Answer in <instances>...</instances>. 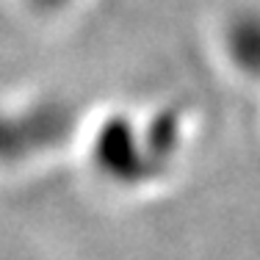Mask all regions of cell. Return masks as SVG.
<instances>
[{
    "label": "cell",
    "mask_w": 260,
    "mask_h": 260,
    "mask_svg": "<svg viewBox=\"0 0 260 260\" xmlns=\"http://www.w3.org/2000/svg\"><path fill=\"white\" fill-rule=\"evenodd\" d=\"M30 6H34L36 11H42V14H50V11H58V9H64L70 0H28Z\"/></svg>",
    "instance_id": "cell-3"
},
{
    "label": "cell",
    "mask_w": 260,
    "mask_h": 260,
    "mask_svg": "<svg viewBox=\"0 0 260 260\" xmlns=\"http://www.w3.org/2000/svg\"><path fill=\"white\" fill-rule=\"evenodd\" d=\"M227 55L244 75L260 78V11L241 9L224 25Z\"/></svg>",
    "instance_id": "cell-2"
},
{
    "label": "cell",
    "mask_w": 260,
    "mask_h": 260,
    "mask_svg": "<svg viewBox=\"0 0 260 260\" xmlns=\"http://www.w3.org/2000/svg\"><path fill=\"white\" fill-rule=\"evenodd\" d=\"M70 130V111L42 105L25 114L0 116V160L25 158L58 144Z\"/></svg>",
    "instance_id": "cell-1"
}]
</instances>
